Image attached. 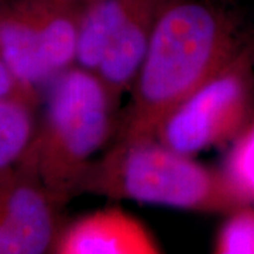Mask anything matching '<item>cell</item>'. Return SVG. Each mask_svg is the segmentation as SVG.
Masks as SVG:
<instances>
[{"label": "cell", "instance_id": "13", "mask_svg": "<svg viewBox=\"0 0 254 254\" xmlns=\"http://www.w3.org/2000/svg\"><path fill=\"white\" fill-rule=\"evenodd\" d=\"M253 120H254V118H253Z\"/></svg>", "mask_w": 254, "mask_h": 254}, {"label": "cell", "instance_id": "2", "mask_svg": "<svg viewBox=\"0 0 254 254\" xmlns=\"http://www.w3.org/2000/svg\"><path fill=\"white\" fill-rule=\"evenodd\" d=\"M41 119L23 163L63 205L81 195L96 153L115 130L118 99L98 73L73 65L46 88Z\"/></svg>", "mask_w": 254, "mask_h": 254}, {"label": "cell", "instance_id": "12", "mask_svg": "<svg viewBox=\"0 0 254 254\" xmlns=\"http://www.w3.org/2000/svg\"><path fill=\"white\" fill-rule=\"evenodd\" d=\"M60 1H63V3H66V4H69V6H72L75 9L78 10H83L86 9V7H89L91 4L93 3H96L98 0H60Z\"/></svg>", "mask_w": 254, "mask_h": 254}, {"label": "cell", "instance_id": "9", "mask_svg": "<svg viewBox=\"0 0 254 254\" xmlns=\"http://www.w3.org/2000/svg\"><path fill=\"white\" fill-rule=\"evenodd\" d=\"M36 108L24 100L0 99V178L26 158L36 133Z\"/></svg>", "mask_w": 254, "mask_h": 254}, {"label": "cell", "instance_id": "8", "mask_svg": "<svg viewBox=\"0 0 254 254\" xmlns=\"http://www.w3.org/2000/svg\"><path fill=\"white\" fill-rule=\"evenodd\" d=\"M143 1L144 0H98L82 10L75 65L96 71L119 28Z\"/></svg>", "mask_w": 254, "mask_h": 254}, {"label": "cell", "instance_id": "5", "mask_svg": "<svg viewBox=\"0 0 254 254\" xmlns=\"http://www.w3.org/2000/svg\"><path fill=\"white\" fill-rule=\"evenodd\" d=\"M81 10L60 0H0V57L30 91L75 65Z\"/></svg>", "mask_w": 254, "mask_h": 254}, {"label": "cell", "instance_id": "11", "mask_svg": "<svg viewBox=\"0 0 254 254\" xmlns=\"http://www.w3.org/2000/svg\"><path fill=\"white\" fill-rule=\"evenodd\" d=\"M0 99L24 100L36 106L40 105L41 100V96L38 93L30 91L13 75L1 57H0Z\"/></svg>", "mask_w": 254, "mask_h": 254}, {"label": "cell", "instance_id": "6", "mask_svg": "<svg viewBox=\"0 0 254 254\" xmlns=\"http://www.w3.org/2000/svg\"><path fill=\"white\" fill-rule=\"evenodd\" d=\"M63 205L21 163L0 178V254H53Z\"/></svg>", "mask_w": 254, "mask_h": 254}, {"label": "cell", "instance_id": "3", "mask_svg": "<svg viewBox=\"0 0 254 254\" xmlns=\"http://www.w3.org/2000/svg\"><path fill=\"white\" fill-rule=\"evenodd\" d=\"M81 193L200 213L227 215L247 205L223 171L157 138L115 141L88 168Z\"/></svg>", "mask_w": 254, "mask_h": 254}, {"label": "cell", "instance_id": "1", "mask_svg": "<svg viewBox=\"0 0 254 254\" xmlns=\"http://www.w3.org/2000/svg\"><path fill=\"white\" fill-rule=\"evenodd\" d=\"M247 41L239 17L225 4L170 0L130 89L116 141L154 138L165 118Z\"/></svg>", "mask_w": 254, "mask_h": 254}, {"label": "cell", "instance_id": "7", "mask_svg": "<svg viewBox=\"0 0 254 254\" xmlns=\"http://www.w3.org/2000/svg\"><path fill=\"white\" fill-rule=\"evenodd\" d=\"M53 254H163V250L140 219L120 208H106L64 227Z\"/></svg>", "mask_w": 254, "mask_h": 254}, {"label": "cell", "instance_id": "4", "mask_svg": "<svg viewBox=\"0 0 254 254\" xmlns=\"http://www.w3.org/2000/svg\"><path fill=\"white\" fill-rule=\"evenodd\" d=\"M253 46L249 40L182 100L154 138L188 155L235 141L254 118Z\"/></svg>", "mask_w": 254, "mask_h": 254}, {"label": "cell", "instance_id": "10", "mask_svg": "<svg viewBox=\"0 0 254 254\" xmlns=\"http://www.w3.org/2000/svg\"><path fill=\"white\" fill-rule=\"evenodd\" d=\"M210 254H254V208L246 205L227 213Z\"/></svg>", "mask_w": 254, "mask_h": 254}]
</instances>
